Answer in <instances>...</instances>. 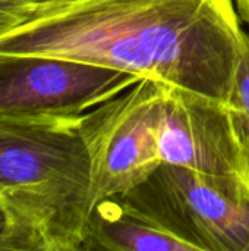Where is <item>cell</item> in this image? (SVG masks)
I'll return each instance as SVG.
<instances>
[{"instance_id":"cell-1","label":"cell","mask_w":249,"mask_h":251,"mask_svg":"<svg viewBox=\"0 0 249 251\" xmlns=\"http://www.w3.org/2000/svg\"><path fill=\"white\" fill-rule=\"evenodd\" d=\"M245 35L235 0H75L3 35L0 53L101 65L236 107Z\"/></svg>"},{"instance_id":"cell-2","label":"cell","mask_w":249,"mask_h":251,"mask_svg":"<svg viewBox=\"0 0 249 251\" xmlns=\"http://www.w3.org/2000/svg\"><path fill=\"white\" fill-rule=\"evenodd\" d=\"M79 116L0 119L1 251H82L95 203Z\"/></svg>"},{"instance_id":"cell-3","label":"cell","mask_w":249,"mask_h":251,"mask_svg":"<svg viewBox=\"0 0 249 251\" xmlns=\"http://www.w3.org/2000/svg\"><path fill=\"white\" fill-rule=\"evenodd\" d=\"M158 153L161 163L185 168L249 204V144L236 107L166 84Z\"/></svg>"},{"instance_id":"cell-4","label":"cell","mask_w":249,"mask_h":251,"mask_svg":"<svg viewBox=\"0 0 249 251\" xmlns=\"http://www.w3.org/2000/svg\"><path fill=\"white\" fill-rule=\"evenodd\" d=\"M164 87L163 81L142 78L79 116L94 203L132 191L161 165L158 125Z\"/></svg>"},{"instance_id":"cell-5","label":"cell","mask_w":249,"mask_h":251,"mask_svg":"<svg viewBox=\"0 0 249 251\" xmlns=\"http://www.w3.org/2000/svg\"><path fill=\"white\" fill-rule=\"evenodd\" d=\"M141 79L87 62L0 53V119L79 116Z\"/></svg>"},{"instance_id":"cell-6","label":"cell","mask_w":249,"mask_h":251,"mask_svg":"<svg viewBox=\"0 0 249 251\" xmlns=\"http://www.w3.org/2000/svg\"><path fill=\"white\" fill-rule=\"evenodd\" d=\"M126 194L195 251H248L249 204L185 168L161 163Z\"/></svg>"},{"instance_id":"cell-7","label":"cell","mask_w":249,"mask_h":251,"mask_svg":"<svg viewBox=\"0 0 249 251\" xmlns=\"http://www.w3.org/2000/svg\"><path fill=\"white\" fill-rule=\"evenodd\" d=\"M195 251L128 194L95 203L82 251Z\"/></svg>"},{"instance_id":"cell-8","label":"cell","mask_w":249,"mask_h":251,"mask_svg":"<svg viewBox=\"0 0 249 251\" xmlns=\"http://www.w3.org/2000/svg\"><path fill=\"white\" fill-rule=\"evenodd\" d=\"M44 10L47 9L34 7L23 0H0V38L25 25Z\"/></svg>"},{"instance_id":"cell-9","label":"cell","mask_w":249,"mask_h":251,"mask_svg":"<svg viewBox=\"0 0 249 251\" xmlns=\"http://www.w3.org/2000/svg\"><path fill=\"white\" fill-rule=\"evenodd\" d=\"M236 110L241 116L242 126L249 144V34L245 35L236 88Z\"/></svg>"},{"instance_id":"cell-10","label":"cell","mask_w":249,"mask_h":251,"mask_svg":"<svg viewBox=\"0 0 249 251\" xmlns=\"http://www.w3.org/2000/svg\"><path fill=\"white\" fill-rule=\"evenodd\" d=\"M28 4L38 7V9H50L53 6H59V4H65L69 1H75V0H23Z\"/></svg>"},{"instance_id":"cell-11","label":"cell","mask_w":249,"mask_h":251,"mask_svg":"<svg viewBox=\"0 0 249 251\" xmlns=\"http://www.w3.org/2000/svg\"><path fill=\"white\" fill-rule=\"evenodd\" d=\"M241 19L249 26V0H235Z\"/></svg>"},{"instance_id":"cell-12","label":"cell","mask_w":249,"mask_h":251,"mask_svg":"<svg viewBox=\"0 0 249 251\" xmlns=\"http://www.w3.org/2000/svg\"><path fill=\"white\" fill-rule=\"evenodd\" d=\"M6 232H7V218H6L4 209L0 203V251H1L3 241L6 238Z\"/></svg>"},{"instance_id":"cell-13","label":"cell","mask_w":249,"mask_h":251,"mask_svg":"<svg viewBox=\"0 0 249 251\" xmlns=\"http://www.w3.org/2000/svg\"><path fill=\"white\" fill-rule=\"evenodd\" d=\"M248 251H249V247H248Z\"/></svg>"}]
</instances>
